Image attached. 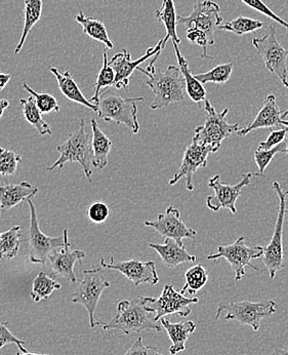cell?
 Masks as SVG:
<instances>
[{
	"mask_svg": "<svg viewBox=\"0 0 288 355\" xmlns=\"http://www.w3.org/2000/svg\"><path fill=\"white\" fill-rule=\"evenodd\" d=\"M221 8L211 0L196 2L188 17H178V24L187 30V40L190 44L201 46V57L213 59L208 55V46L215 44V32L223 24V17L219 15Z\"/></svg>",
	"mask_w": 288,
	"mask_h": 355,
	"instance_id": "cell-1",
	"label": "cell"
},
{
	"mask_svg": "<svg viewBox=\"0 0 288 355\" xmlns=\"http://www.w3.org/2000/svg\"><path fill=\"white\" fill-rule=\"evenodd\" d=\"M160 53H161L154 55V59L147 66L146 69L138 68V71L148 77L146 85L154 94V101L151 104L152 110H158L172 103L181 102L185 99L186 83L180 67L170 65L165 71L157 69L155 63Z\"/></svg>",
	"mask_w": 288,
	"mask_h": 355,
	"instance_id": "cell-2",
	"label": "cell"
},
{
	"mask_svg": "<svg viewBox=\"0 0 288 355\" xmlns=\"http://www.w3.org/2000/svg\"><path fill=\"white\" fill-rule=\"evenodd\" d=\"M151 312L145 306L144 297L134 300H123L117 305L116 315L109 322H101L104 331H123L125 335L144 331H161V326H157L151 320Z\"/></svg>",
	"mask_w": 288,
	"mask_h": 355,
	"instance_id": "cell-3",
	"label": "cell"
},
{
	"mask_svg": "<svg viewBox=\"0 0 288 355\" xmlns=\"http://www.w3.org/2000/svg\"><path fill=\"white\" fill-rule=\"evenodd\" d=\"M141 101H144V98H123L108 87L101 92L97 103V113L100 119L114 121L117 125H125L132 134H138L140 130L138 103Z\"/></svg>",
	"mask_w": 288,
	"mask_h": 355,
	"instance_id": "cell-4",
	"label": "cell"
},
{
	"mask_svg": "<svg viewBox=\"0 0 288 355\" xmlns=\"http://www.w3.org/2000/svg\"><path fill=\"white\" fill-rule=\"evenodd\" d=\"M204 110L206 112V121L204 125L195 128L192 142L197 143L202 146L210 147L213 153H217L221 148L224 140L229 138L234 132L240 130V123H229L227 114L229 109H224L217 112L211 105L210 100L204 102Z\"/></svg>",
	"mask_w": 288,
	"mask_h": 355,
	"instance_id": "cell-5",
	"label": "cell"
},
{
	"mask_svg": "<svg viewBox=\"0 0 288 355\" xmlns=\"http://www.w3.org/2000/svg\"><path fill=\"white\" fill-rule=\"evenodd\" d=\"M60 153V157L52 166H48V171L61 170L67 162H78L82 168L85 176L91 183L93 170L91 164H93V146L91 139L85 130L84 121H80V125L75 132L70 135L69 138L57 147Z\"/></svg>",
	"mask_w": 288,
	"mask_h": 355,
	"instance_id": "cell-6",
	"label": "cell"
},
{
	"mask_svg": "<svg viewBox=\"0 0 288 355\" xmlns=\"http://www.w3.org/2000/svg\"><path fill=\"white\" fill-rule=\"evenodd\" d=\"M277 311V304L274 300L249 302V301H231L229 303L221 302L215 313V320H219L224 314V320H234L242 326H249L253 330H260L261 322L270 318Z\"/></svg>",
	"mask_w": 288,
	"mask_h": 355,
	"instance_id": "cell-7",
	"label": "cell"
},
{
	"mask_svg": "<svg viewBox=\"0 0 288 355\" xmlns=\"http://www.w3.org/2000/svg\"><path fill=\"white\" fill-rule=\"evenodd\" d=\"M104 270L105 269L101 266L83 271V279L71 298L74 304L82 305L87 310L91 328L101 324V322L96 320V309L104 291L111 286L104 275Z\"/></svg>",
	"mask_w": 288,
	"mask_h": 355,
	"instance_id": "cell-8",
	"label": "cell"
},
{
	"mask_svg": "<svg viewBox=\"0 0 288 355\" xmlns=\"http://www.w3.org/2000/svg\"><path fill=\"white\" fill-rule=\"evenodd\" d=\"M273 190L276 192L279 198L278 215L275 224L274 233L270 243L264 248L262 262L268 270L271 279H274L277 272L282 270L285 267V256H283V224L287 215L288 191H283L278 182L275 181L272 185Z\"/></svg>",
	"mask_w": 288,
	"mask_h": 355,
	"instance_id": "cell-9",
	"label": "cell"
},
{
	"mask_svg": "<svg viewBox=\"0 0 288 355\" xmlns=\"http://www.w3.org/2000/svg\"><path fill=\"white\" fill-rule=\"evenodd\" d=\"M251 42L261 55L267 69L278 77L285 85L288 79V50H285L278 42L276 27L274 25L269 26L267 34L253 38Z\"/></svg>",
	"mask_w": 288,
	"mask_h": 355,
	"instance_id": "cell-10",
	"label": "cell"
},
{
	"mask_svg": "<svg viewBox=\"0 0 288 355\" xmlns=\"http://www.w3.org/2000/svg\"><path fill=\"white\" fill-rule=\"evenodd\" d=\"M145 306L149 312H154L153 320L156 322L164 316L178 314L181 318H188L191 314L190 306L197 304L199 299L186 297L182 293L174 290L172 284H166L158 298L144 297Z\"/></svg>",
	"mask_w": 288,
	"mask_h": 355,
	"instance_id": "cell-11",
	"label": "cell"
},
{
	"mask_svg": "<svg viewBox=\"0 0 288 355\" xmlns=\"http://www.w3.org/2000/svg\"><path fill=\"white\" fill-rule=\"evenodd\" d=\"M264 256V248L262 245L257 247H247L244 241V237H239L235 243L229 245H219L217 253L208 254V260H217L224 258L231 265L232 269L235 272L236 282H240L246 275L245 268L251 267L255 271H259V268L251 263L255 259Z\"/></svg>",
	"mask_w": 288,
	"mask_h": 355,
	"instance_id": "cell-12",
	"label": "cell"
},
{
	"mask_svg": "<svg viewBox=\"0 0 288 355\" xmlns=\"http://www.w3.org/2000/svg\"><path fill=\"white\" fill-rule=\"evenodd\" d=\"M32 200L33 198L27 200L30 209L29 237H28L30 260L32 263L46 264L48 256L55 250L63 248L65 241H64V235L52 237L42 232L38 223L35 205Z\"/></svg>",
	"mask_w": 288,
	"mask_h": 355,
	"instance_id": "cell-13",
	"label": "cell"
},
{
	"mask_svg": "<svg viewBox=\"0 0 288 355\" xmlns=\"http://www.w3.org/2000/svg\"><path fill=\"white\" fill-rule=\"evenodd\" d=\"M253 174H243L242 179L236 185H230L221 181V177L215 175L208 181V187L213 189L215 194L206 198V207L213 211L228 209L232 214H237L236 202L241 196L242 189L249 186Z\"/></svg>",
	"mask_w": 288,
	"mask_h": 355,
	"instance_id": "cell-14",
	"label": "cell"
},
{
	"mask_svg": "<svg viewBox=\"0 0 288 355\" xmlns=\"http://www.w3.org/2000/svg\"><path fill=\"white\" fill-rule=\"evenodd\" d=\"M163 49V40H159L156 46L149 48L143 57L138 58V60H134V61L132 60V53L125 49L121 53L113 55L112 59L109 62L115 72V80L113 87H116L117 89H125L127 91L134 70L138 69L140 67V64L144 63L149 58L157 55L158 53H161Z\"/></svg>",
	"mask_w": 288,
	"mask_h": 355,
	"instance_id": "cell-15",
	"label": "cell"
},
{
	"mask_svg": "<svg viewBox=\"0 0 288 355\" xmlns=\"http://www.w3.org/2000/svg\"><path fill=\"white\" fill-rule=\"evenodd\" d=\"M101 266L104 269L119 271L125 277L134 282L136 286L143 284L155 286L159 282L156 265L153 261L143 262L138 259H134V260L115 262L114 258L112 257L110 259V263H106V261L102 259Z\"/></svg>",
	"mask_w": 288,
	"mask_h": 355,
	"instance_id": "cell-16",
	"label": "cell"
},
{
	"mask_svg": "<svg viewBox=\"0 0 288 355\" xmlns=\"http://www.w3.org/2000/svg\"><path fill=\"white\" fill-rule=\"evenodd\" d=\"M144 225L156 230L164 239H172L183 245V239H194L197 231L188 227L181 219V213L174 207H168L165 214H159L156 220L145 221Z\"/></svg>",
	"mask_w": 288,
	"mask_h": 355,
	"instance_id": "cell-17",
	"label": "cell"
},
{
	"mask_svg": "<svg viewBox=\"0 0 288 355\" xmlns=\"http://www.w3.org/2000/svg\"><path fill=\"white\" fill-rule=\"evenodd\" d=\"M210 153H213L210 147L202 146L197 143L192 142L186 148L180 168L170 180L168 184L170 186L176 185L180 180L185 179L186 188L189 191H193L194 174L197 172L198 168L208 166V158Z\"/></svg>",
	"mask_w": 288,
	"mask_h": 355,
	"instance_id": "cell-18",
	"label": "cell"
},
{
	"mask_svg": "<svg viewBox=\"0 0 288 355\" xmlns=\"http://www.w3.org/2000/svg\"><path fill=\"white\" fill-rule=\"evenodd\" d=\"M63 235L65 245L61 249L53 252L48 256V260L50 261L51 269L55 277H62V279L69 280L72 284H76L78 277L74 272V266L78 261L81 263L87 254L80 250H71L67 229L64 230Z\"/></svg>",
	"mask_w": 288,
	"mask_h": 355,
	"instance_id": "cell-19",
	"label": "cell"
},
{
	"mask_svg": "<svg viewBox=\"0 0 288 355\" xmlns=\"http://www.w3.org/2000/svg\"><path fill=\"white\" fill-rule=\"evenodd\" d=\"M288 128V121L282 119V112L277 105L276 97L269 95L264 99L262 108L258 112L253 123L247 127H242L238 130L239 137H245L258 128Z\"/></svg>",
	"mask_w": 288,
	"mask_h": 355,
	"instance_id": "cell-20",
	"label": "cell"
},
{
	"mask_svg": "<svg viewBox=\"0 0 288 355\" xmlns=\"http://www.w3.org/2000/svg\"><path fill=\"white\" fill-rule=\"evenodd\" d=\"M149 247L157 252L162 262L168 268H176L183 263L196 261V256L188 253L185 245H180L172 239H164L163 243H150Z\"/></svg>",
	"mask_w": 288,
	"mask_h": 355,
	"instance_id": "cell-21",
	"label": "cell"
},
{
	"mask_svg": "<svg viewBox=\"0 0 288 355\" xmlns=\"http://www.w3.org/2000/svg\"><path fill=\"white\" fill-rule=\"evenodd\" d=\"M39 189L29 182H21L20 184H8L0 186V207L1 211H10L17 205L24 200L33 198Z\"/></svg>",
	"mask_w": 288,
	"mask_h": 355,
	"instance_id": "cell-22",
	"label": "cell"
},
{
	"mask_svg": "<svg viewBox=\"0 0 288 355\" xmlns=\"http://www.w3.org/2000/svg\"><path fill=\"white\" fill-rule=\"evenodd\" d=\"M50 70L53 76H55V78H57L60 91L62 92V94H63L67 99H69L70 101L82 105V106L87 107V108L91 109V110L95 111V112H98L97 105L93 104V103H91L85 98L78 83L74 80L71 72L66 71L64 72V73H61L59 69L55 67H52Z\"/></svg>",
	"mask_w": 288,
	"mask_h": 355,
	"instance_id": "cell-23",
	"label": "cell"
},
{
	"mask_svg": "<svg viewBox=\"0 0 288 355\" xmlns=\"http://www.w3.org/2000/svg\"><path fill=\"white\" fill-rule=\"evenodd\" d=\"M161 326L168 331V337L172 340V346L170 347V354L172 355L178 354L179 352L186 349V343L189 339L190 335L196 330L195 322L192 320L172 324L165 318H161Z\"/></svg>",
	"mask_w": 288,
	"mask_h": 355,
	"instance_id": "cell-24",
	"label": "cell"
},
{
	"mask_svg": "<svg viewBox=\"0 0 288 355\" xmlns=\"http://www.w3.org/2000/svg\"><path fill=\"white\" fill-rule=\"evenodd\" d=\"M91 130H93V166L96 170L101 171L108 164V156L112 148V142L107 135L102 132L95 119L91 121Z\"/></svg>",
	"mask_w": 288,
	"mask_h": 355,
	"instance_id": "cell-25",
	"label": "cell"
},
{
	"mask_svg": "<svg viewBox=\"0 0 288 355\" xmlns=\"http://www.w3.org/2000/svg\"><path fill=\"white\" fill-rule=\"evenodd\" d=\"M155 18L165 27L166 34L163 38L164 48H165L168 40H172V44H180L181 38L179 37L178 33H177L178 16H177L174 0H163L161 8L155 12Z\"/></svg>",
	"mask_w": 288,
	"mask_h": 355,
	"instance_id": "cell-26",
	"label": "cell"
},
{
	"mask_svg": "<svg viewBox=\"0 0 288 355\" xmlns=\"http://www.w3.org/2000/svg\"><path fill=\"white\" fill-rule=\"evenodd\" d=\"M176 53L177 60H178L179 67L181 69V73L185 79L186 83V92H187L188 96L190 99L192 100L196 104H199L202 102H206L208 99L206 96V89H204V85L200 83L199 80L195 78V76L192 74L191 70H190L189 63H188L186 58L183 57L181 50L174 51Z\"/></svg>",
	"mask_w": 288,
	"mask_h": 355,
	"instance_id": "cell-27",
	"label": "cell"
},
{
	"mask_svg": "<svg viewBox=\"0 0 288 355\" xmlns=\"http://www.w3.org/2000/svg\"><path fill=\"white\" fill-rule=\"evenodd\" d=\"M75 21L82 27L83 32L89 37L105 44L108 50L114 49V44L111 42L110 37H109L108 30H107L103 21L91 18V17H87L83 14L82 10H80L76 15Z\"/></svg>",
	"mask_w": 288,
	"mask_h": 355,
	"instance_id": "cell-28",
	"label": "cell"
},
{
	"mask_svg": "<svg viewBox=\"0 0 288 355\" xmlns=\"http://www.w3.org/2000/svg\"><path fill=\"white\" fill-rule=\"evenodd\" d=\"M42 8H44V0H25L24 25H23L20 40H19L16 49H15V53L16 55L22 50L30 31L39 21L40 17L42 15Z\"/></svg>",
	"mask_w": 288,
	"mask_h": 355,
	"instance_id": "cell-29",
	"label": "cell"
},
{
	"mask_svg": "<svg viewBox=\"0 0 288 355\" xmlns=\"http://www.w3.org/2000/svg\"><path fill=\"white\" fill-rule=\"evenodd\" d=\"M21 105L23 106V115L25 119L37 130L39 135L46 136V135H53V130L50 123H46L42 117V113L38 109L33 96H30L28 99H21Z\"/></svg>",
	"mask_w": 288,
	"mask_h": 355,
	"instance_id": "cell-30",
	"label": "cell"
},
{
	"mask_svg": "<svg viewBox=\"0 0 288 355\" xmlns=\"http://www.w3.org/2000/svg\"><path fill=\"white\" fill-rule=\"evenodd\" d=\"M22 243L21 226L17 225L6 232L0 233V260L17 257Z\"/></svg>",
	"mask_w": 288,
	"mask_h": 355,
	"instance_id": "cell-31",
	"label": "cell"
},
{
	"mask_svg": "<svg viewBox=\"0 0 288 355\" xmlns=\"http://www.w3.org/2000/svg\"><path fill=\"white\" fill-rule=\"evenodd\" d=\"M186 284L181 288L183 295H195L204 288L208 282V271L204 265L198 264L191 267L185 275Z\"/></svg>",
	"mask_w": 288,
	"mask_h": 355,
	"instance_id": "cell-32",
	"label": "cell"
},
{
	"mask_svg": "<svg viewBox=\"0 0 288 355\" xmlns=\"http://www.w3.org/2000/svg\"><path fill=\"white\" fill-rule=\"evenodd\" d=\"M60 288H61V284L55 282L46 272H39L34 279L30 295H31L32 300L38 303L48 299L53 294V291L60 290Z\"/></svg>",
	"mask_w": 288,
	"mask_h": 355,
	"instance_id": "cell-33",
	"label": "cell"
},
{
	"mask_svg": "<svg viewBox=\"0 0 288 355\" xmlns=\"http://www.w3.org/2000/svg\"><path fill=\"white\" fill-rule=\"evenodd\" d=\"M264 23L255 19L247 18V17H238L235 20L224 22L219 26V30L232 32L237 36H242L247 33H253L257 30L261 29Z\"/></svg>",
	"mask_w": 288,
	"mask_h": 355,
	"instance_id": "cell-34",
	"label": "cell"
},
{
	"mask_svg": "<svg viewBox=\"0 0 288 355\" xmlns=\"http://www.w3.org/2000/svg\"><path fill=\"white\" fill-rule=\"evenodd\" d=\"M103 66H102L101 70H100L99 74H98L97 80H96L95 83V95L89 100V101L96 105L99 102L101 92L108 89V87H113V83H114L115 80V72L113 68L111 67L110 63H109L107 50L103 51Z\"/></svg>",
	"mask_w": 288,
	"mask_h": 355,
	"instance_id": "cell-35",
	"label": "cell"
},
{
	"mask_svg": "<svg viewBox=\"0 0 288 355\" xmlns=\"http://www.w3.org/2000/svg\"><path fill=\"white\" fill-rule=\"evenodd\" d=\"M233 62H229V63L217 65V67L206 72V73L195 74L194 76L204 85L208 83L222 85V83H226L229 80L230 77L232 76V72H233Z\"/></svg>",
	"mask_w": 288,
	"mask_h": 355,
	"instance_id": "cell-36",
	"label": "cell"
},
{
	"mask_svg": "<svg viewBox=\"0 0 288 355\" xmlns=\"http://www.w3.org/2000/svg\"><path fill=\"white\" fill-rule=\"evenodd\" d=\"M23 87L26 89L30 95L33 96L40 112L48 114V113L53 112V111L59 112L61 110V107H60L57 100L55 99V96L52 95V94L37 93L32 87H30L26 83H23Z\"/></svg>",
	"mask_w": 288,
	"mask_h": 355,
	"instance_id": "cell-37",
	"label": "cell"
},
{
	"mask_svg": "<svg viewBox=\"0 0 288 355\" xmlns=\"http://www.w3.org/2000/svg\"><path fill=\"white\" fill-rule=\"evenodd\" d=\"M21 162L22 157L18 153L0 146V175L2 177L12 176Z\"/></svg>",
	"mask_w": 288,
	"mask_h": 355,
	"instance_id": "cell-38",
	"label": "cell"
},
{
	"mask_svg": "<svg viewBox=\"0 0 288 355\" xmlns=\"http://www.w3.org/2000/svg\"><path fill=\"white\" fill-rule=\"evenodd\" d=\"M285 151H287V147H285V142L281 143L274 148L269 149V150L257 149L255 153V160L258 168H259V173L253 174V176L264 177V171H266L267 166L270 164V162H272L273 157L277 153H285Z\"/></svg>",
	"mask_w": 288,
	"mask_h": 355,
	"instance_id": "cell-39",
	"label": "cell"
},
{
	"mask_svg": "<svg viewBox=\"0 0 288 355\" xmlns=\"http://www.w3.org/2000/svg\"><path fill=\"white\" fill-rule=\"evenodd\" d=\"M241 2L249 6V8H253L255 12H260V14L264 15V16L268 17V18L272 19L274 22L278 23L281 26L285 28L288 31V23L287 21L283 20L280 17L277 16L268 6H267L262 0H240Z\"/></svg>",
	"mask_w": 288,
	"mask_h": 355,
	"instance_id": "cell-40",
	"label": "cell"
},
{
	"mask_svg": "<svg viewBox=\"0 0 288 355\" xmlns=\"http://www.w3.org/2000/svg\"><path fill=\"white\" fill-rule=\"evenodd\" d=\"M87 216L93 223L102 224L110 216V209H109V207L105 202H96L87 209Z\"/></svg>",
	"mask_w": 288,
	"mask_h": 355,
	"instance_id": "cell-41",
	"label": "cell"
},
{
	"mask_svg": "<svg viewBox=\"0 0 288 355\" xmlns=\"http://www.w3.org/2000/svg\"><path fill=\"white\" fill-rule=\"evenodd\" d=\"M25 342L18 339L8 329V322H0V349L8 344H16L22 354H26L29 350L23 347Z\"/></svg>",
	"mask_w": 288,
	"mask_h": 355,
	"instance_id": "cell-42",
	"label": "cell"
},
{
	"mask_svg": "<svg viewBox=\"0 0 288 355\" xmlns=\"http://www.w3.org/2000/svg\"><path fill=\"white\" fill-rule=\"evenodd\" d=\"M288 132V128H279V130H272L266 140L260 143L258 149L260 150H269L278 146L281 143L285 142Z\"/></svg>",
	"mask_w": 288,
	"mask_h": 355,
	"instance_id": "cell-43",
	"label": "cell"
},
{
	"mask_svg": "<svg viewBox=\"0 0 288 355\" xmlns=\"http://www.w3.org/2000/svg\"><path fill=\"white\" fill-rule=\"evenodd\" d=\"M123 355H164L160 354L159 350L154 346L145 345L142 338H138L132 344V347Z\"/></svg>",
	"mask_w": 288,
	"mask_h": 355,
	"instance_id": "cell-44",
	"label": "cell"
},
{
	"mask_svg": "<svg viewBox=\"0 0 288 355\" xmlns=\"http://www.w3.org/2000/svg\"><path fill=\"white\" fill-rule=\"evenodd\" d=\"M12 76L8 73H0V92L3 91L4 87L10 83Z\"/></svg>",
	"mask_w": 288,
	"mask_h": 355,
	"instance_id": "cell-45",
	"label": "cell"
},
{
	"mask_svg": "<svg viewBox=\"0 0 288 355\" xmlns=\"http://www.w3.org/2000/svg\"><path fill=\"white\" fill-rule=\"evenodd\" d=\"M8 106H10V102H8V100H0V119H1L2 115H3L4 110H6Z\"/></svg>",
	"mask_w": 288,
	"mask_h": 355,
	"instance_id": "cell-46",
	"label": "cell"
},
{
	"mask_svg": "<svg viewBox=\"0 0 288 355\" xmlns=\"http://www.w3.org/2000/svg\"><path fill=\"white\" fill-rule=\"evenodd\" d=\"M269 355H288V346L287 348H282V349H274L273 354Z\"/></svg>",
	"mask_w": 288,
	"mask_h": 355,
	"instance_id": "cell-47",
	"label": "cell"
},
{
	"mask_svg": "<svg viewBox=\"0 0 288 355\" xmlns=\"http://www.w3.org/2000/svg\"><path fill=\"white\" fill-rule=\"evenodd\" d=\"M285 87H287L288 89V79L287 81H285ZM288 116V109H287V110L285 111V112L282 113V119H287V117Z\"/></svg>",
	"mask_w": 288,
	"mask_h": 355,
	"instance_id": "cell-48",
	"label": "cell"
},
{
	"mask_svg": "<svg viewBox=\"0 0 288 355\" xmlns=\"http://www.w3.org/2000/svg\"><path fill=\"white\" fill-rule=\"evenodd\" d=\"M285 147H287V151H285V154H287V155L288 156V132H287V138H285Z\"/></svg>",
	"mask_w": 288,
	"mask_h": 355,
	"instance_id": "cell-49",
	"label": "cell"
},
{
	"mask_svg": "<svg viewBox=\"0 0 288 355\" xmlns=\"http://www.w3.org/2000/svg\"><path fill=\"white\" fill-rule=\"evenodd\" d=\"M17 355H48V354H30L29 352H26V354H19Z\"/></svg>",
	"mask_w": 288,
	"mask_h": 355,
	"instance_id": "cell-50",
	"label": "cell"
},
{
	"mask_svg": "<svg viewBox=\"0 0 288 355\" xmlns=\"http://www.w3.org/2000/svg\"><path fill=\"white\" fill-rule=\"evenodd\" d=\"M287 213H288V207H287Z\"/></svg>",
	"mask_w": 288,
	"mask_h": 355,
	"instance_id": "cell-51",
	"label": "cell"
},
{
	"mask_svg": "<svg viewBox=\"0 0 288 355\" xmlns=\"http://www.w3.org/2000/svg\"><path fill=\"white\" fill-rule=\"evenodd\" d=\"M0 211H1V207H0Z\"/></svg>",
	"mask_w": 288,
	"mask_h": 355,
	"instance_id": "cell-52",
	"label": "cell"
}]
</instances>
